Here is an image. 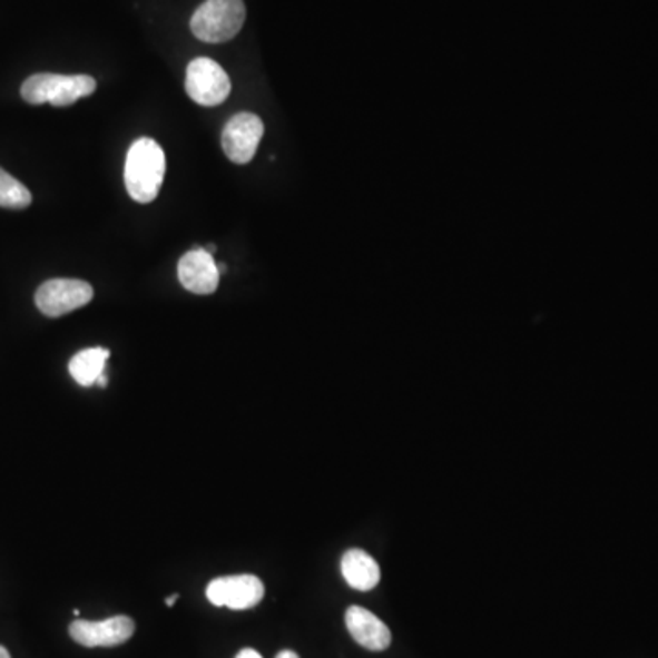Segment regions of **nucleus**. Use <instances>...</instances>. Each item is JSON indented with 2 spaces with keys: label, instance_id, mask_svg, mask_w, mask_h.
Masks as SVG:
<instances>
[{
  "label": "nucleus",
  "instance_id": "10",
  "mask_svg": "<svg viewBox=\"0 0 658 658\" xmlns=\"http://www.w3.org/2000/svg\"><path fill=\"white\" fill-rule=\"evenodd\" d=\"M346 628L355 642L370 651H384L392 642L389 626L372 611L352 606L346 611Z\"/></svg>",
  "mask_w": 658,
  "mask_h": 658
},
{
  "label": "nucleus",
  "instance_id": "15",
  "mask_svg": "<svg viewBox=\"0 0 658 658\" xmlns=\"http://www.w3.org/2000/svg\"><path fill=\"white\" fill-rule=\"evenodd\" d=\"M276 658H301V657H298V655H296L295 651H289V649H286V651H281V654L276 655Z\"/></svg>",
  "mask_w": 658,
  "mask_h": 658
},
{
  "label": "nucleus",
  "instance_id": "11",
  "mask_svg": "<svg viewBox=\"0 0 658 658\" xmlns=\"http://www.w3.org/2000/svg\"><path fill=\"white\" fill-rule=\"evenodd\" d=\"M342 577L357 591H372L381 582V567L367 552L350 549L341 560Z\"/></svg>",
  "mask_w": 658,
  "mask_h": 658
},
{
  "label": "nucleus",
  "instance_id": "14",
  "mask_svg": "<svg viewBox=\"0 0 658 658\" xmlns=\"http://www.w3.org/2000/svg\"><path fill=\"white\" fill-rule=\"evenodd\" d=\"M236 658H262V655L255 649L245 648L242 649L240 654L236 655Z\"/></svg>",
  "mask_w": 658,
  "mask_h": 658
},
{
  "label": "nucleus",
  "instance_id": "12",
  "mask_svg": "<svg viewBox=\"0 0 658 658\" xmlns=\"http://www.w3.org/2000/svg\"><path fill=\"white\" fill-rule=\"evenodd\" d=\"M110 352L107 347H88L73 355L68 364L73 381L81 386H94L98 384L99 377L105 375Z\"/></svg>",
  "mask_w": 658,
  "mask_h": 658
},
{
  "label": "nucleus",
  "instance_id": "3",
  "mask_svg": "<svg viewBox=\"0 0 658 658\" xmlns=\"http://www.w3.org/2000/svg\"><path fill=\"white\" fill-rule=\"evenodd\" d=\"M245 22L244 0H205L190 19V30L204 42H227Z\"/></svg>",
  "mask_w": 658,
  "mask_h": 658
},
{
  "label": "nucleus",
  "instance_id": "7",
  "mask_svg": "<svg viewBox=\"0 0 658 658\" xmlns=\"http://www.w3.org/2000/svg\"><path fill=\"white\" fill-rule=\"evenodd\" d=\"M264 138V122L256 114L240 112L225 125L222 147L227 158L236 165L249 164L255 158Z\"/></svg>",
  "mask_w": 658,
  "mask_h": 658
},
{
  "label": "nucleus",
  "instance_id": "8",
  "mask_svg": "<svg viewBox=\"0 0 658 658\" xmlns=\"http://www.w3.org/2000/svg\"><path fill=\"white\" fill-rule=\"evenodd\" d=\"M136 629L132 618L119 615L101 622L76 620L70 626V637L85 648H114L130 640Z\"/></svg>",
  "mask_w": 658,
  "mask_h": 658
},
{
  "label": "nucleus",
  "instance_id": "4",
  "mask_svg": "<svg viewBox=\"0 0 658 658\" xmlns=\"http://www.w3.org/2000/svg\"><path fill=\"white\" fill-rule=\"evenodd\" d=\"M185 90L202 107H216L229 98L230 79L218 62L209 57H196L187 67Z\"/></svg>",
  "mask_w": 658,
  "mask_h": 658
},
{
  "label": "nucleus",
  "instance_id": "18",
  "mask_svg": "<svg viewBox=\"0 0 658 658\" xmlns=\"http://www.w3.org/2000/svg\"><path fill=\"white\" fill-rule=\"evenodd\" d=\"M0 658H11L10 651L4 646H0Z\"/></svg>",
  "mask_w": 658,
  "mask_h": 658
},
{
  "label": "nucleus",
  "instance_id": "16",
  "mask_svg": "<svg viewBox=\"0 0 658 658\" xmlns=\"http://www.w3.org/2000/svg\"><path fill=\"white\" fill-rule=\"evenodd\" d=\"M178 595H170V597L167 598V600H165V603H167L169 608H173L174 603H176V600H178Z\"/></svg>",
  "mask_w": 658,
  "mask_h": 658
},
{
  "label": "nucleus",
  "instance_id": "13",
  "mask_svg": "<svg viewBox=\"0 0 658 658\" xmlns=\"http://www.w3.org/2000/svg\"><path fill=\"white\" fill-rule=\"evenodd\" d=\"M31 193L19 179L0 169V207L4 209H26L30 207Z\"/></svg>",
  "mask_w": 658,
  "mask_h": 658
},
{
  "label": "nucleus",
  "instance_id": "9",
  "mask_svg": "<svg viewBox=\"0 0 658 658\" xmlns=\"http://www.w3.org/2000/svg\"><path fill=\"white\" fill-rule=\"evenodd\" d=\"M178 278L187 292L195 295H213L219 286V269L215 256L205 247H195L181 256Z\"/></svg>",
  "mask_w": 658,
  "mask_h": 658
},
{
  "label": "nucleus",
  "instance_id": "17",
  "mask_svg": "<svg viewBox=\"0 0 658 658\" xmlns=\"http://www.w3.org/2000/svg\"><path fill=\"white\" fill-rule=\"evenodd\" d=\"M98 384H99V386H102V389H107V386H108L107 375H101V377H99Z\"/></svg>",
  "mask_w": 658,
  "mask_h": 658
},
{
  "label": "nucleus",
  "instance_id": "6",
  "mask_svg": "<svg viewBox=\"0 0 658 658\" xmlns=\"http://www.w3.org/2000/svg\"><path fill=\"white\" fill-rule=\"evenodd\" d=\"M264 595L266 587L255 574L216 578L207 586V598L213 606L235 611L256 608L264 600Z\"/></svg>",
  "mask_w": 658,
  "mask_h": 658
},
{
  "label": "nucleus",
  "instance_id": "5",
  "mask_svg": "<svg viewBox=\"0 0 658 658\" xmlns=\"http://www.w3.org/2000/svg\"><path fill=\"white\" fill-rule=\"evenodd\" d=\"M94 287L76 278H53L42 284L36 293V304L42 315L62 317L92 302Z\"/></svg>",
  "mask_w": 658,
  "mask_h": 658
},
{
  "label": "nucleus",
  "instance_id": "1",
  "mask_svg": "<svg viewBox=\"0 0 658 658\" xmlns=\"http://www.w3.org/2000/svg\"><path fill=\"white\" fill-rule=\"evenodd\" d=\"M165 178V153L158 141L141 138L128 148L125 185L130 198L150 204L158 196Z\"/></svg>",
  "mask_w": 658,
  "mask_h": 658
},
{
  "label": "nucleus",
  "instance_id": "2",
  "mask_svg": "<svg viewBox=\"0 0 658 658\" xmlns=\"http://www.w3.org/2000/svg\"><path fill=\"white\" fill-rule=\"evenodd\" d=\"M96 88L98 82L90 76L36 73L22 82L21 96L30 105L50 102L53 107H70L79 99L92 96Z\"/></svg>",
  "mask_w": 658,
  "mask_h": 658
}]
</instances>
